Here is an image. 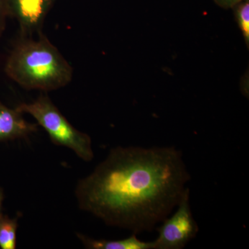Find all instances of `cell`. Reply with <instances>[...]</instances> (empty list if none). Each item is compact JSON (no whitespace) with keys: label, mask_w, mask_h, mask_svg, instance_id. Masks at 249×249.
Instances as JSON below:
<instances>
[{"label":"cell","mask_w":249,"mask_h":249,"mask_svg":"<svg viewBox=\"0 0 249 249\" xmlns=\"http://www.w3.org/2000/svg\"><path fill=\"white\" fill-rule=\"evenodd\" d=\"M190 179L175 147L119 146L78 181L75 195L80 209L137 235L168 217Z\"/></svg>","instance_id":"1"},{"label":"cell","mask_w":249,"mask_h":249,"mask_svg":"<svg viewBox=\"0 0 249 249\" xmlns=\"http://www.w3.org/2000/svg\"><path fill=\"white\" fill-rule=\"evenodd\" d=\"M4 71L24 89L45 92L67 86L73 76V67L42 32L36 40L25 39L15 46Z\"/></svg>","instance_id":"2"},{"label":"cell","mask_w":249,"mask_h":249,"mask_svg":"<svg viewBox=\"0 0 249 249\" xmlns=\"http://www.w3.org/2000/svg\"><path fill=\"white\" fill-rule=\"evenodd\" d=\"M16 108L32 116L55 145L71 149L85 161L93 160L91 137L75 128L47 95L41 94L33 102L21 103Z\"/></svg>","instance_id":"3"},{"label":"cell","mask_w":249,"mask_h":249,"mask_svg":"<svg viewBox=\"0 0 249 249\" xmlns=\"http://www.w3.org/2000/svg\"><path fill=\"white\" fill-rule=\"evenodd\" d=\"M172 217L165 218L157 229L159 236L154 241L155 249H181L196 237L199 227L190 206V190L186 188Z\"/></svg>","instance_id":"4"},{"label":"cell","mask_w":249,"mask_h":249,"mask_svg":"<svg viewBox=\"0 0 249 249\" xmlns=\"http://www.w3.org/2000/svg\"><path fill=\"white\" fill-rule=\"evenodd\" d=\"M55 0H9L10 17L17 19L22 37L42 32L46 16Z\"/></svg>","instance_id":"5"},{"label":"cell","mask_w":249,"mask_h":249,"mask_svg":"<svg viewBox=\"0 0 249 249\" xmlns=\"http://www.w3.org/2000/svg\"><path fill=\"white\" fill-rule=\"evenodd\" d=\"M17 108L11 109L0 101V142L26 139L37 131L36 124L28 122Z\"/></svg>","instance_id":"6"},{"label":"cell","mask_w":249,"mask_h":249,"mask_svg":"<svg viewBox=\"0 0 249 249\" xmlns=\"http://www.w3.org/2000/svg\"><path fill=\"white\" fill-rule=\"evenodd\" d=\"M78 237L85 248L90 249H155L153 242H143L139 240L136 234L123 240H95L81 234Z\"/></svg>","instance_id":"7"},{"label":"cell","mask_w":249,"mask_h":249,"mask_svg":"<svg viewBox=\"0 0 249 249\" xmlns=\"http://www.w3.org/2000/svg\"><path fill=\"white\" fill-rule=\"evenodd\" d=\"M18 217L0 214V248L15 249L17 246Z\"/></svg>","instance_id":"8"},{"label":"cell","mask_w":249,"mask_h":249,"mask_svg":"<svg viewBox=\"0 0 249 249\" xmlns=\"http://www.w3.org/2000/svg\"><path fill=\"white\" fill-rule=\"evenodd\" d=\"M237 10V19L241 29L245 36V40H249V0H244L239 3Z\"/></svg>","instance_id":"9"},{"label":"cell","mask_w":249,"mask_h":249,"mask_svg":"<svg viewBox=\"0 0 249 249\" xmlns=\"http://www.w3.org/2000/svg\"><path fill=\"white\" fill-rule=\"evenodd\" d=\"M10 17L9 0H0V37L6 27L7 18Z\"/></svg>","instance_id":"10"},{"label":"cell","mask_w":249,"mask_h":249,"mask_svg":"<svg viewBox=\"0 0 249 249\" xmlns=\"http://www.w3.org/2000/svg\"><path fill=\"white\" fill-rule=\"evenodd\" d=\"M218 4L224 7H232L244 0H214Z\"/></svg>","instance_id":"11"},{"label":"cell","mask_w":249,"mask_h":249,"mask_svg":"<svg viewBox=\"0 0 249 249\" xmlns=\"http://www.w3.org/2000/svg\"><path fill=\"white\" fill-rule=\"evenodd\" d=\"M3 200H4V193H3L2 189L0 186V214L2 213Z\"/></svg>","instance_id":"12"}]
</instances>
